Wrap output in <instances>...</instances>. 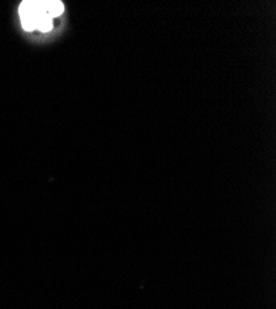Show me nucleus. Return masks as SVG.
Returning a JSON list of instances; mask_svg holds the SVG:
<instances>
[{"mask_svg":"<svg viewBox=\"0 0 276 309\" xmlns=\"http://www.w3.org/2000/svg\"><path fill=\"white\" fill-rule=\"evenodd\" d=\"M47 11L51 17L60 16L63 12V4L61 1H47Z\"/></svg>","mask_w":276,"mask_h":309,"instance_id":"f257e3e1","label":"nucleus"}]
</instances>
